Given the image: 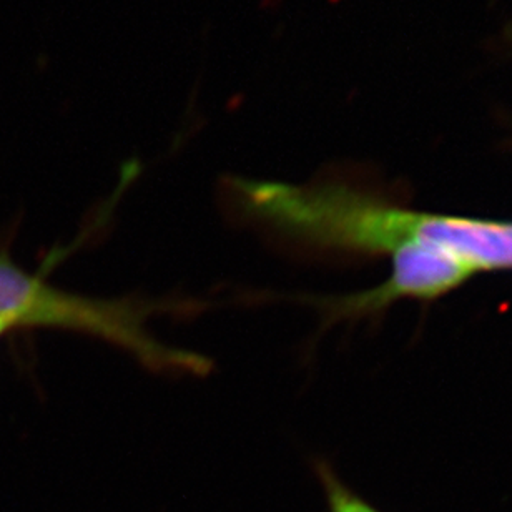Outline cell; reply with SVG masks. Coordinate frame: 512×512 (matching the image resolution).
<instances>
[{"label": "cell", "mask_w": 512, "mask_h": 512, "mask_svg": "<svg viewBox=\"0 0 512 512\" xmlns=\"http://www.w3.org/2000/svg\"><path fill=\"white\" fill-rule=\"evenodd\" d=\"M247 217L321 252L394 255L411 245L438 248L478 271L512 268V223L444 217L389 205L340 183H235Z\"/></svg>", "instance_id": "cell-1"}, {"label": "cell", "mask_w": 512, "mask_h": 512, "mask_svg": "<svg viewBox=\"0 0 512 512\" xmlns=\"http://www.w3.org/2000/svg\"><path fill=\"white\" fill-rule=\"evenodd\" d=\"M152 308L133 300H100L74 295L29 275L0 258V318L17 326L77 331L127 351L158 373L205 375L212 361L195 351L173 348L148 330Z\"/></svg>", "instance_id": "cell-2"}, {"label": "cell", "mask_w": 512, "mask_h": 512, "mask_svg": "<svg viewBox=\"0 0 512 512\" xmlns=\"http://www.w3.org/2000/svg\"><path fill=\"white\" fill-rule=\"evenodd\" d=\"M391 258L393 270L383 285L331 301L328 311L333 320L376 313L401 298L434 300L478 273L458 256L421 245L401 248Z\"/></svg>", "instance_id": "cell-3"}, {"label": "cell", "mask_w": 512, "mask_h": 512, "mask_svg": "<svg viewBox=\"0 0 512 512\" xmlns=\"http://www.w3.org/2000/svg\"><path fill=\"white\" fill-rule=\"evenodd\" d=\"M315 469L325 489L328 512H381L348 488L328 464L320 461Z\"/></svg>", "instance_id": "cell-4"}, {"label": "cell", "mask_w": 512, "mask_h": 512, "mask_svg": "<svg viewBox=\"0 0 512 512\" xmlns=\"http://www.w3.org/2000/svg\"><path fill=\"white\" fill-rule=\"evenodd\" d=\"M14 328H19L15 321L0 318V336H4L7 331L14 330Z\"/></svg>", "instance_id": "cell-5"}]
</instances>
